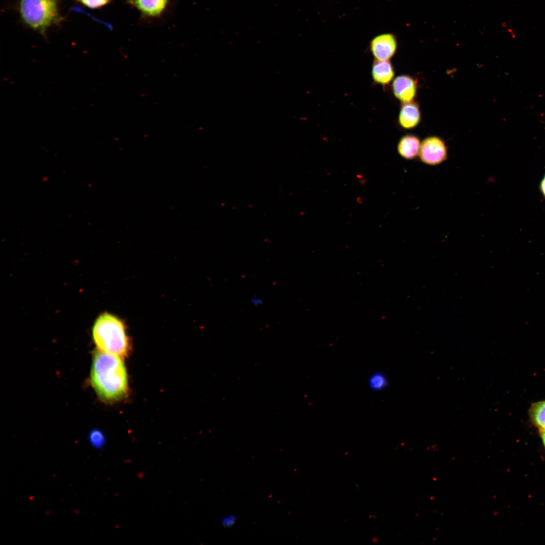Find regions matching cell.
I'll list each match as a JSON object with an SVG mask.
<instances>
[{
	"label": "cell",
	"mask_w": 545,
	"mask_h": 545,
	"mask_svg": "<svg viewBox=\"0 0 545 545\" xmlns=\"http://www.w3.org/2000/svg\"><path fill=\"white\" fill-rule=\"evenodd\" d=\"M90 382L97 396L113 402L124 398L128 389L127 374L121 357L95 351L90 371Z\"/></svg>",
	"instance_id": "6da1fadb"
},
{
	"label": "cell",
	"mask_w": 545,
	"mask_h": 545,
	"mask_svg": "<svg viewBox=\"0 0 545 545\" xmlns=\"http://www.w3.org/2000/svg\"><path fill=\"white\" fill-rule=\"evenodd\" d=\"M94 344L101 351L125 357L130 349L129 338L124 322L108 312L99 315L93 325Z\"/></svg>",
	"instance_id": "7a4b0ae2"
},
{
	"label": "cell",
	"mask_w": 545,
	"mask_h": 545,
	"mask_svg": "<svg viewBox=\"0 0 545 545\" xmlns=\"http://www.w3.org/2000/svg\"><path fill=\"white\" fill-rule=\"evenodd\" d=\"M59 4L60 0H18L17 8L21 22L46 39L48 29L65 20Z\"/></svg>",
	"instance_id": "3957f363"
},
{
	"label": "cell",
	"mask_w": 545,
	"mask_h": 545,
	"mask_svg": "<svg viewBox=\"0 0 545 545\" xmlns=\"http://www.w3.org/2000/svg\"><path fill=\"white\" fill-rule=\"evenodd\" d=\"M448 151L444 141L439 137L425 138L421 142L418 156L421 162L429 166L441 164L447 158Z\"/></svg>",
	"instance_id": "277c9868"
},
{
	"label": "cell",
	"mask_w": 545,
	"mask_h": 545,
	"mask_svg": "<svg viewBox=\"0 0 545 545\" xmlns=\"http://www.w3.org/2000/svg\"><path fill=\"white\" fill-rule=\"evenodd\" d=\"M173 0H127L126 4L139 12L142 19H162L169 12Z\"/></svg>",
	"instance_id": "5b68a950"
},
{
	"label": "cell",
	"mask_w": 545,
	"mask_h": 545,
	"mask_svg": "<svg viewBox=\"0 0 545 545\" xmlns=\"http://www.w3.org/2000/svg\"><path fill=\"white\" fill-rule=\"evenodd\" d=\"M369 50L374 60H390L396 53L397 41L392 33H383L373 37L369 43Z\"/></svg>",
	"instance_id": "8992f818"
},
{
	"label": "cell",
	"mask_w": 545,
	"mask_h": 545,
	"mask_svg": "<svg viewBox=\"0 0 545 545\" xmlns=\"http://www.w3.org/2000/svg\"><path fill=\"white\" fill-rule=\"evenodd\" d=\"M394 96L402 103L413 101L417 92L416 79L407 74L397 76L392 83Z\"/></svg>",
	"instance_id": "52a82bcc"
},
{
	"label": "cell",
	"mask_w": 545,
	"mask_h": 545,
	"mask_svg": "<svg viewBox=\"0 0 545 545\" xmlns=\"http://www.w3.org/2000/svg\"><path fill=\"white\" fill-rule=\"evenodd\" d=\"M371 77L374 84L384 88L390 84L394 79L395 70L390 60H374L371 67Z\"/></svg>",
	"instance_id": "ba28073f"
},
{
	"label": "cell",
	"mask_w": 545,
	"mask_h": 545,
	"mask_svg": "<svg viewBox=\"0 0 545 545\" xmlns=\"http://www.w3.org/2000/svg\"><path fill=\"white\" fill-rule=\"evenodd\" d=\"M421 120L419 104L415 101L402 103L398 115V122L401 128L412 129L415 128Z\"/></svg>",
	"instance_id": "9c48e42d"
},
{
	"label": "cell",
	"mask_w": 545,
	"mask_h": 545,
	"mask_svg": "<svg viewBox=\"0 0 545 545\" xmlns=\"http://www.w3.org/2000/svg\"><path fill=\"white\" fill-rule=\"evenodd\" d=\"M421 142L416 136L406 134L399 140L397 150L400 155L407 160L415 158L419 155Z\"/></svg>",
	"instance_id": "30bf717a"
},
{
	"label": "cell",
	"mask_w": 545,
	"mask_h": 545,
	"mask_svg": "<svg viewBox=\"0 0 545 545\" xmlns=\"http://www.w3.org/2000/svg\"><path fill=\"white\" fill-rule=\"evenodd\" d=\"M529 415L534 424L540 430L545 429V401L533 404L529 410Z\"/></svg>",
	"instance_id": "8fae6325"
},
{
	"label": "cell",
	"mask_w": 545,
	"mask_h": 545,
	"mask_svg": "<svg viewBox=\"0 0 545 545\" xmlns=\"http://www.w3.org/2000/svg\"><path fill=\"white\" fill-rule=\"evenodd\" d=\"M388 385V378L382 372H374L368 378V387L374 391H383L387 387Z\"/></svg>",
	"instance_id": "7c38bea8"
},
{
	"label": "cell",
	"mask_w": 545,
	"mask_h": 545,
	"mask_svg": "<svg viewBox=\"0 0 545 545\" xmlns=\"http://www.w3.org/2000/svg\"><path fill=\"white\" fill-rule=\"evenodd\" d=\"M77 3L90 9H101L111 4L113 0H74Z\"/></svg>",
	"instance_id": "4fadbf2b"
},
{
	"label": "cell",
	"mask_w": 545,
	"mask_h": 545,
	"mask_svg": "<svg viewBox=\"0 0 545 545\" xmlns=\"http://www.w3.org/2000/svg\"><path fill=\"white\" fill-rule=\"evenodd\" d=\"M90 444L96 449H101L105 443V438L103 433L98 430H93L89 435Z\"/></svg>",
	"instance_id": "5bb4252c"
},
{
	"label": "cell",
	"mask_w": 545,
	"mask_h": 545,
	"mask_svg": "<svg viewBox=\"0 0 545 545\" xmlns=\"http://www.w3.org/2000/svg\"><path fill=\"white\" fill-rule=\"evenodd\" d=\"M237 520L236 516L233 514H229L222 517L221 520L222 525L226 528L233 526Z\"/></svg>",
	"instance_id": "9a60e30c"
},
{
	"label": "cell",
	"mask_w": 545,
	"mask_h": 545,
	"mask_svg": "<svg viewBox=\"0 0 545 545\" xmlns=\"http://www.w3.org/2000/svg\"><path fill=\"white\" fill-rule=\"evenodd\" d=\"M251 303L255 306H260L263 303V299L259 296H254L251 298Z\"/></svg>",
	"instance_id": "2e32d148"
},
{
	"label": "cell",
	"mask_w": 545,
	"mask_h": 545,
	"mask_svg": "<svg viewBox=\"0 0 545 545\" xmlns=\"http://www.w3.org/2000/svg\"><path fill=\"white\" fill-rule=\"evenodd\" d=\"M540 188L542 193L545 197V176L541 181Z\"/></svg>",
	"instance_id": "e0dca14e"
},
{
	"label": "cell",
	"mask_w": 545,
	"mask_h": 545,
	"mask_svg": "<svg viewBox=\"0 0 545 545\" xmlns=\"http://www.w3.org/2000/svg\"><path fill=\"white\" fill-rule=\"evenodd\" d=\"M541 437L542 442L545 446V429L541 430Z\"/></svg>",
	"instance_id": "ac0fdd59"
}]
</instances>
